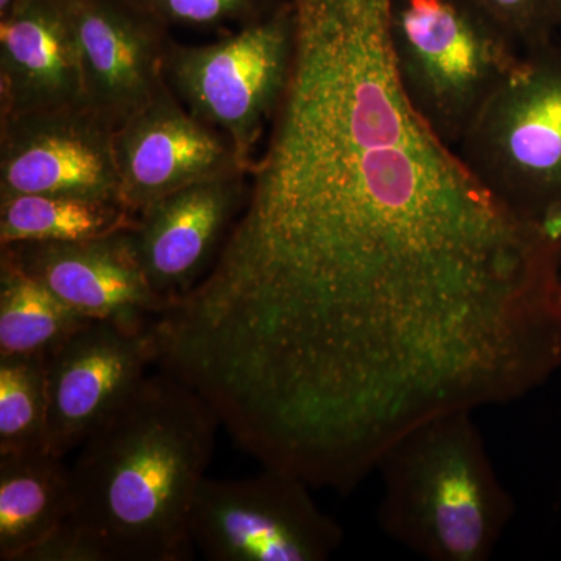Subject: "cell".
Here are the masks:
<instances>
[{
	"label": "cell",
	"mask_w": 561,
	"mask_h": 561,
	"mask_svg": "<svg viewBox=\"0 0 561 561\" xmlns=\"http://www.w3.org/2000/svg\"><path fill=\"white\" fill-rule=\"evenodd\" d=\"M289 3V81L241 214L198 294L276 300L373 265L519 238L527 220L476 179L405 94L391 0Z\"/></svg>",
	"instance_id": "cell-1"
},
{
	"label": "cell",
	"mask_w": 561,
	"mask_h": 561,
	"mask_svg": "<svg viewBox=\"0 0 561 561\" xmlns=\"http://www.w3.org/2000/svg\"><path fill=\"white\" fill-rule=\"evenodd\" d=\"M219 426L186 382L146 376L81 443L69 522L105 561L191 560L192 508Z\"/></svg>",
	"instance_id": "cell-2"
},
{
	"label": "cell",
	"mask_w": 561,
	"mask_h": 561,
	"mask_svg": "<svg viewBox=\"0 0 561 561\" xmlns=\"http://www.w3.org/2000/svg\"><path fill=\"white\" fill-rule=\"evenodd\" d=\"M471 413L424 421L376 467L382 530L430 561L489 560L515 515Z\"/></svg>",
	"instance_id": "cell-3"
},
{
	"label": "cell",
	"mask_w": 561,
	"mask_h": 561,
	"mask_svg": "<svg viewBox=\"0 0 561 561\" xmlns=\"http://www.w3.org/2000/svg\"><path fill=\"white\" fill-rule=\"evenodd\" d=\"M390 41L413 106L451 147L523 57L474 0H391Z\"/></svg>",
	"instance_id": "cell-4"
},
{
	"label": "cell",
	"mask_w": 561,
	"mask_h": 561,
	"mask_svg": "<svg viewBox=\"0 0 561 561\" xmlns=\"http://www.w3.org/2000/svg\"><path fill=\"white\" fill-rule=\"evenodd\" d=\"M457 150L476 179L524 219L561 202V44L523 51Z\"/></svg>",
	"instance_id": "cell-5"
},
{
	"label": "cell",
	"mask_w": 561,
	"mask_h": 561,
	"mask_svg": "<svg viewBox=\"0 0 561 561\" xmlns=\"http://www.w3.org/2000/svg\"><path fill=\"white\" fill-rule=\"evenodd\" d=\"M294 16L289 0L260 20L203 46L171 41L164 73L198 119L227 135L250 173L254 151L289 81Z\"/></svg>",
	"instance_id": "cell-6"
},
{
	"label": "cell",
	"mask_w": 561,
	"mask_h": 561,
	"mask_svg": "<svg viewBox=\"0 0 561 561\" xmlns=\"http://www.w3.org/2000/svg\"><path fill=\"white\" fill-rule=\"evenodd\" d=\"M194 548L210 561H323L343 530L290 472L202 482L191 515Z\"/></svg>",
	"instance_id": "cell-7"
},
{
	"label": "cell",
	"mask_w": 561,
	"mask_h": 561,
	"mask_svg": "<svg viewBox=\"0 0 561 561\" xmlns=\"http://www.w3.org/2000/svg\"><path fill=\"white\" fill-rule=\"evenodd\" d=\"M157 364L150 324L91 320L44 362L46 453L62 457L108 416Z\"/></svg>",
	"instance_id": "cell-8"
},
{
	"label": "cell",
	"mask_w": 561,
	"mask_h": 561,
	"mask_svg": "<svg viewBox=\"0 0 561 561\" xmlns=\"http://www.w3.org/2000/svg\"><path fill=\"white\" fill-rule=\"evenodd\" d=\"M114 133L88 105L0 119V194L122 205Z\"/></svg>",
	"instance_id": "cell-9"
},
{
	"label": "cell",
	"mask_w": 561,
	"mask_h": 561,
	"mask_svg": "<svg viewBox=\"0 0 561 561\" xmlns=\"http://www.w3.org/2000/svg\"><path fill=\"white\" fill-rule=\"evenodd\" d=\"M122 205L136 216L165 195L247 172L220 130L191 113L168 81L114 133Z\"/></svg>",
	"instance_id": "cell-10"
},
{
	"label": "cell",
	"mask_w": 561,
	"mask_h": 561,
	"mask_svg": "<svg viewBox=\"0 0 561 561\" xmlns=\"http://www.w3.org/2000/svg\"><path fill=\"white\" fill-rule=\"evenodd\" d=\"M133 230L88 241L10 243L0 247V260L87 319L146 327L169 305L144 275Z\"/></svg>",
	"instance_id": "cell-11"
},
{
	"label": "cell",
	"mask_w": 561,
	"mask_h": 561,
	"mask_svg": "<svg viewBox=\"0 0 561 561\" xmlns=\"http://www.w3.org/2000/svg\"><path fill=\"white\" fill-rule=\"evenodd\" d=\"M249 192L232 172L165 195L138 214L133 236L151 290L169 308L208 275Z\"/></svg>",
	"instance_id": "cell-12"
},
{
	"label": "cell",
	"mask_w": 561,
	"mask_h": 561,
	"mask_svg": "<svg viewBox=\"0 0 561 561\" xmlns=\"http://www.w3.org/2000/svg\"><path fill=\"white\" fill-rule=\"evenodd\" d=\"M83 66L87 105L114 128L165 84L169 28L127 0H66Z\"/></svg>",
	"instance_id": "cell-13"
},
{
	"label": "cell",
	"mask_w": 561,
	"mask_h": 561,
	"mask_svg": "<svg viewBox=\"0 0 561 561\" xmlns=\"http://www.w3.org/2000/svg\"><path fill=\"white\" fill-rule=\"evenodd\" d=\"M87 105L66 0H22L0 20V119Z\"/></svg>",
	"instance_id": "cell-14"
},
{
	"label": "cell",
	"mask_w": 561,
	"mask_h": 561,
	"mask_svg": "<svg viewBox=\"0 0 561 561\" xmlns=\"http://www.w3.org/2000/svg\"><path fill=\"white\" fill-rule=\"evenodd\" d=\"M72 513L70 468L46 451L0 456V560L22 561Z\"/></svg>",
	"instance_id": "cell-15"
},
{
	"label": "cell",
	"mask_w": 561,
	"mask_h": 561,
	"mask_svg": "<svg viewBox=\"0 0 561 561\" xmlns=\"http://www.w3.org/2000/svg\"><path fill=\"white\" fill-rule=\"evenodd\" d=\"M138 216L117 203L50 194H0V247L77 242L133 230Z\"/></svg>",
	"instance_id": "cell-16"
},
{
	"label": "cell",
	"mask_w": 561,
	"mask_h": 561,
	"mask_svg": "<svg viewBox=\"0 0 561 561\" xmlns=\"http://www.w3.org/2000/svg\"><path fill=\"white\" fill-rule=\"evenodd\" d=\"M90 319L38 280L0 260V359H43Z\"/></svg>",
	"instance_id": "cell-17"
},
{
	"label": "cell",
	"mask_w": 561,
	"mask_h": 561,
	"mask_svg": "<svg viewBox=\"0 0 561 561\" xmlns=\"http://www.w3.org/2000/svg\"><path fill=\"white\" fill-rule=\"evenodd\" d=\"M43 359H0V456L46 451Z\"/></svg>",
	"instance_id": "cell-18"
},
{
	"label": "cell",
	"mask_w": 561,
	"mask_h": 561,
	"mask_svg": "<svg viewBox=\"0 0 561 561\" xmlns=\"http://www.w3.org/2000/svg\"><path fill=\"white\" fill-rule=\"evenodd\" d=\"M164 27H220L243 24L271 13L283 0H127Z\"/></svg>",
	"instance_id": "cell-19"
},
{
	"label": "cell",
	"mask_w": 561,
	"mask_h": 561,
	"mask_svg": "<svg viewBox=\"0 0 561 561\" xmlns=\"http://www.w3.org/2000/svg\"><path fill=\"white\" fill-rule=\"evenodd\" d=\"M504 31L516 41L522 50H530L549 43L556 35L551 0H474Z\"/></svg>",
	"instance_id": "cell-20"
},
{
	"label": "cell",
	"mask_w": 561,
	"mask_h": 561,
	"mask_svg": "<svg viewBox=\"0 0 561 561\" xmlns=\"http://www.w3.org/2000/svg\"><path fill=\"white\" fill-rule=\"evenodd\" d=\"M22 561H105V556L83 530L66 519Z\"/></svg>",
	"instance_id": "cell-21"
},
{
	"label": "cell",
	"mask_w": 561,
	"mask_h": 561,
	"mask_svg": "<svg viewBox=\"0 0 561 561\" xmlns=\"http://www.w3.org/2000/svg\"><path fill=\"white\" fill-rule=\"evenodd\" d=\"M22 0H0V20H3V18L9 16L11 11L16 9L18 5Z\"/></svg>",
	"instance_id": "cell-22"
},
{
	"label": "cell",
	"mask_w": 561,
	"mask_h": 561,
	"mask_svg": "<svg viewBox=\"0 0 561 561\" xmlns=\"http://www.w3.org/2000/svg\"><path fill=\"white\" fill-rule=\"evenodd\" d=\"M551 13L556 31L561 32V0H551Z\"/></svg>",
	"instance_id": "cell-23"
}]
</instances>
